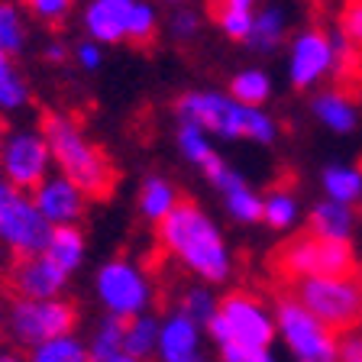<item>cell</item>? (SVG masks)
I'll return each mask as SVG.
<instances>
[{
    "mask_svg": "<svg viewBox=\"0 0 362 362\" xmlns=\"http://www.w3.org/2000/svg\"><path fill=\"white\" fill-rule=\"evenodd\" d=\"M158 246L168 256H175L185 269H191L204 281H223L230 275V249L220 236L217 223L201 211V204L185 201L168 214L162 223H156Z\"/></svg>",
    "mask_w": 362,
    "mask_h": 362,
    "instance_id": "1",
    "label": "cell"
},
{
    "mask_svg": "<svg viewBox=\"0 0 362 362\" xmlns=\"http://www.w3.org/2000/svg\"><path fill=\"white\" fill-rule=\"evenodd\" d=\"M178 123H194L214 139H249L269 146L279 139V123L265 107H246L226 90H185L175 100Z\"/></svg>",
    "mask_w": 362,
    "mask_h": 362,
    "instance_id": "2",
    "label": "cell"
},
{
    "mask_svg": "<svg viewBox=\"0 0 362 362\" xmlns=\"http://www.w3.org/2000/svg\"><path fill=\"white\" fill-rule=\"evenodd\" d=\"M39 129L49 139L52 165L59 168V175L75 181L78 188L88 197H94V201L110 197L113 185H117V172H113L107 152L84 133L75 117H68V113H45Z\"/></svg>",
    "mask_w": 362,
    "mask_h": 362,
    "instance_id": "3",
    "label": "cell"
},
{
    "mask_svg": "<svg viewBox=\"0 0 362 362\" xmlns=\"http://www.w3.org/2000/svg\"><path fill=\"white\" fill-rule=\"evenodd\" d=\"M269 265L281 285L301 279H339V275L362 272L349 240H327V236L308 233V230L272 249Z\"/></svg>",
    "mask_w": 362,
    "mask_h": 362,
    "instance_id": "4",
    "label": "cell"
},
{
    "mask_svg": "<svg viewBox=\"0 0 362 362\" xmlns=\"http://www.w3.org/2000/svg\"><path fill=\"white\" fill-rule=\"evenodd\" d=\"M298 304L333 333H356L362 327V272L339 275V279H301L285 288Z\"/></svg>",
    "mask_w": 362,
    "mask_h": 362,
    "instance_id": "5",
    "label": "cell"
},
{
    "mask_svg": "<svg viewBox=\"0 0 362 362\" xmlns=\"http://www.w3.org/2000/svg\"><path fill=\"white\" fill-rule=\"evenodd\" d=\"M52 226L33 204L30 191H20L7 178H0V243H7L16 256L42 252Z\"/></svg>",
    "mask_w": 362,
    "mask_h": 362,
    "instance_id": "6",
    "label": "cell"
},
{
    "mask_svg": "<svg viewBox=\"0 0 362 362\" xmlns=\"http://www.w3.org/2000/svg\"><path fill=\"white\" fill-rule=\"evenodd\" d=\"M211 333L223 343H243V346L269 349L272 337H275V324L269 320L262 301L249 291H233L226 294L217 304V314L207 320Z\"/></svg>",
    "mask_w": 362,
    "mask_h": 362,
    "instance_id": "7",
    "label": "cell"
},
{
    "mask_svg": "<svg viewBox=\"0 0 362 362\" xmlns=\"http://www.w3.org/2000/svg\"><path fill=\"white\" fill-rule=\"evenodd\" d=\"M52 168V149L42 129H10L0 146V178H7L20 191H36Z\"/></svg>",
    "mask_w": 362,
    "mask_h": 362,
    "instance_id": "8",
    "label": "cell"
},
{
    "mask_svg": "<svg viewBox=\"0 0 362 362\" xmlns=\"http://www.w3.org/2000/svg\"><path fill=\"white\" fill-rule=\"evenodd\" d=\"M279 327L285 333L291 353L298 362H339V343L304 304H298L291 294H279L275 301Z\"/></svg>",
    "mask_w": 362,
    "mask_h": 362,
    "instance_id": "9",
    "label": "cell"
},
{
    "mask_svg": "<svg viewBox=\"0 0 362 362\" xmlns=\"http://www.w3.org/2000/svg\"><path fill=\"white\" fill-rule=\"evenodd\" d=\"M78 308L71 301H13V333L23 343H52L75 330Z\"/></svg>",
    "mask_w": 362,
    "mask_h": 362,
    "instance_id": "10",
    "label": "cell"
},
{
    "mask_svg": "<svg viewBox=\"0 0 362 362\" xmlns=\"http://www.w3.org/2000/svg\"><path fill=\"white\" fill-rule=\"evenodd\" d=\"M333 75V36L327 30H301L288 49V81L298 90H310Z\"/></svg>",
    "mask_w": 362,
    "mask_h": 362,
    "instance_id": "11",
    "label": "cell"
},
{
    "mask_svg": "<svg viewBox=\"0 0 362 362\" xmlns=\"http://www.w3.org/2000/svg\"><path fill=\"white\" fill-rule=\"evenodd\" d=\"M98 291L113 314H139L149 301V279L136 265L113 259L98 272Z\"/></svg>",
    "mask_w": 362,
    "mask_h": 362,
    "instance_id": "12",
    "label": "cell"
},
{
    "mask_svg": "<svg viewBox=\"0 0 362 362\" xmlns=\"http://www.w3.org/2000/svg\"><path fill=\"white\" fill-rule=\"evenodd\" d=\"M65 279L68 275L45 252H33V256H16L7 285L16 294V301H49L65 288Z\"/></svg>",
    "mask_w": 362,
    "mask_h": 362,
    "instance_id": "13",
    "label": "cell"
},
{
    "mask_svg": "<svg viewBox=\"0 0 362 362\" xmlns=\"http://www.w3.org/2000/svg\"><path fill=\"white\" fill-rule=\"evenodd\" d=\"M33 204L39 207L49 226H65V223H78L84 217V204L88 194L78 188L75 181H68L65 175H49V178L33 191Z\"/></svg>",
    "mask_w": 362,
    "mask_h": 362,
    "instance_id": "14",
    "label": "cell"
},
{
    "mask_svg": "<svg viewBox=\"0 0 362 362\" xmlns=\"http://www.w3.org/2000/svg\"><path fill=\"white\" fill-rule=\"evenodd\" d=\"M136 0H88L81 10L84 39L98 45L127 42V20Z\"/></svg>",
    "mask_w": 362,
    "mask_h": 362,
    "instance_id": "15",
    "label": "cell"
},
{
    "mask_svg": "<svg viewBox=\"0 0 362 362\" xmlns=\"http://www.w3.org/2000/svg\"><path fill=\"white\" fill-rule=\"evenodd\" d=\"M310 110H314V117L324 123L330 133H339V136L353 133L356 123H359L356 104L343 90H320V94H314V98H310Z\"/></svg>",
    "mask_w": 362,
    "mask_h": 362,
    "instance_id": "16",
    "label": "cell"
},
{
    "mask_svg": "<svg viewBox=\"0 0 362 362\" xmlns=\"http://www.w3.org/2000/svg\"><path fill=\"white\" fill-rule=\"evenodd\" d=\"M162 356L165 362H204L197 353V324L185 314H175L162 330Z\"/></svg>",
    "mask_w": 362,
    "mask_h": 362,
    "instance_id": "17",
    "label": "cell"
},
{
    "mask_svg": "<svg viewBox=\"0 0 362 362\" xmlns=\"http://www.w3.org/2000/svg\"><path fill=\"white\" fill-rule=\"evenodd\" d=\"M353 226H356L353 207L337 204V201L317 204L314 211H310V217H308V233L327 236V240H349Z\"/></svg>",
    "mask_w": 362,
    "mask_h": 362,
    "instance_id": "18",
    "label": "cell"
},
{
    "mask_svg": "<svg viewBox=\"0 0 362 362\" xmlns=\"http://www.w3.org/2000/svg\"><path fill=\"white\" fill-rule=\"evenodd\" d=\"M178 191L165 175H149L139 188V214H143L149 223H162L168 214L178 207Z\"/></svg>",
    "mask_w": 362,
    "mask_h": 362,
    "instance_id": "19",
    "label": "cell"
},
{
    "mask_svg": "<svg viewBox=\"0 0 362 362\" xmlns=\"http://www.w3.org/2000/svg\"><path fill=\"white\" fill-rule=\"evenodd\" d=\"M42 252L68 275V272H75L84 259V233L78 230V223L52 226V233H49V243H45Z\"/></svg>",
    "mask_w": 362,
    "mask_h": 362,
    "instance_id": "20",
    "label": "cell"
},
{
    "mask_svg": "<svg viewBox=\"0 0 362 362\" xmlns=\"http://www.w3.org/2000/svg\"><path fill=\"white\" fill-rule=\"evenodd\" d=\"M285 26H288V16L281 7H275V4L259 7L256 20H252V33H249V45L262 55L279 52V45L285 42Z\"/></svg>",
    "mask_w": 362,
    "mask_h": 362,
    "instance_id": "21",
    "label": "cell"
},
{
    "mask_svg": "<svg viewBox=\"0 0 362 362\" xmlns=\"http://www.w3.org/2000/svg\"><path fill=\"white\" fill-rule=\"evenodd\" d=\"M324 191H327V201L353 207L356 201H362V168L359 165L324 168Z\"/></svg>",
    "mask_w": 362,
    "mask_h": 362,
    "instance_id": "22",
    "label": "cell"
},
{
    "mask_svg": "<svg viewBox=\"0 0 362 362\" xmlns=\"http://www.w3.org/2000/svg\"><path fill=\"white\" fill-rule=\"evenodd\" d=\"M30 104V84L20 75L13 55L0 52V113H16Z\"/></svg>",
    "mask_w": 362,
    "mask_h": 362,
    "instance_id": "23",
    "label": "cell"
},
{
    "mask_svg": "<svg viewBox=\"0 0 362 362\" xmlns=\"http://www.w3.org/2000/svg\"><path fill=\"white\" fill-rule=\"evenodd\" d=\"M226 94L246 107H262L272 98V78L262 68H243V71H236L230 78V90Z\"/></svg>",
    "mask_w": 362,
    "mask_h": 362,
    "instance_id": "24",
    "label": "cell"
},
{
    "mask_svg": "<svg viewBox=\"0 0 362 362\" xmlns=\"http://www.w3.org/2000/svg\"><path fill=\"white\" fill-rule=\"evenodd\" d=\"M294 220H298V197H294L291 188L285 185H275L269 194L262 197V223L272 226V230H291Z\"/></svg>",
    "mask_w": 362,
    "mask_h": 362,
    "instance_id": "25",
    "label": "cell"
},
{
    "mask_svg": "<svg viewBox=\"0 0 362 362\" xmlns=\"http://www.w3.org/2000/svg\"><path fill=\"white\" fill-rule=\"evenodd\" d=\"M175 143H178L181 156L188 158L191 165H197V168H204L214 156H217V149H214V136H207L201 127H194V123H178V136H175Z\"/></svg>",
    "mask_w": 362,
    "mask_h": 362,
    "instance_id": "26",
    "label": "cell"
},
{
    "mask_svg": "<svg viewBox=\"0 0 362 362\" xmlns=\"http://www.w3.org/2000/svg\"><path fill=\"white\" fill-rule=\"evenodd\" d=\"M26 20H23V10L10 0H0V52L16 55L26 49Z\"/></svg>",
    "mask_w": 362,
    "mask_h": 362,
    "instance_id": "27",
    "label": "cell"
},
{
    "mask_svg": "<svg viewBox=\"0 0 362 362\" xmlns=\"http://www.w3.org/2000/svg\"><path fill=\"white\" fill-rule=\"evenodd\" d=\"M223 204H226V214L240 223H259L262 220V194L246 185V178L240 185H233L230 191H223Z\"/></svg>",
    "mask_w": 362,
    "mask_h": 362,
    "instance_id": "28",
    "label": "cell"
},
{
    "mask_svg": "<svg viewBox=\"0 0 362 362\" xmlns=\"http://www.w3.org/2000/svg\"><path fill=\"white\" fill-rule=\"evenodd\" d=\"M158 26H162L158 10L152 7L149 0H136L133 10H129V20H127V42L149 45L158 36Z\"/></svg>",
    "mask_w": 362,
    "mask_h": 362,
    "instance_id": "29",
    "label": "cell"
},
{
    "mask_svg": "<svg viewBox=\"0 0 362 362\" xmlns=\"http://www.w3.org/2000/svg\"><path fill=\"white\" fill-rule=\"evenodd\" d=\"M152 343H156V320H152V317H139V314H136L133 320H129L127 339H123V353L136 356V359H143V356H149Z\"/></svg>",
    "mask_w": 362,
    "mask_h": 362,
    "instance_id": "30",
    "label": "cell"
},
{
    "mask_svg": "<svg viewBox=\"0 0 362 362\" xmlns=\"http://www.w3.org/2000/svg\"><path fill=\"white\" fill-rule=\"evenodd\" d=\"M204 30V16L197 13L194 7H175L172 16H168V36L175 39V42H194L197 36H201Z\"/></svg>",
    "mask_w": 362,
    "mask_h": 362,
    "instance_id": "31",
    "label": "cell"
},
{
    "mask_svg": "<svg viewBox=\"0 0 362 362\" xmlns=\"http://www.w3.org/2000/svg\"><path fill=\"white\" fill-rule=\"evenodd\" d=\"M181 314L191 317L194 324H207L217 310H214V298L207 294V288H188L181 294Z\"/></svg>",
    "mask_w": 362,
    "mask_h": 362,
    "instance_id": "32",
    "label": "cell"
},
{
    "mask_svg": "<svg viewBox=\"0 0 362 362\" xmlns=\"http://www.w3.org/2000/svg\"><path fill=\"white\" fill-rule=\"evenodd\" d=\"M26 7H30V13L36 16L39 23H45V26H59V23L68 20L71 7H75V0H26Z\"/></svg>",
    "mask_w": 362,
    "mask_h": 362,
    "instance_id": "33",
    "label": "cell"
},
{
    "mask_svg": "<svg viewBox=\"0 0 362 362\" xmlns=\"http://www.w3.org/2000/svg\"><path fill=\"white\" fill-rule=\"evenodd\" d=\"M339 33L349 45L362 52V0H346L339 10Z\"/></svg>",
    "mask_w": 362,
    "mask_h": 362,
    "instance_id": "34",
    "label": "cell"
},
{
    "mask_svg": "<svg viewBox=\"0 0 362 362\" xmlns=\"http://www.w3.org/2000/svg\"><path fill=\"white\" fill-rule=\"evenodd\" d=\"M33 362H84V353L78 349V343L71 339H52V343H42V349L36 353Z\"/></svg>",
    "mask_w": 362,
    "mask_h": 362,
    "instance_id": "35",
    "label": "cell"
},
{
    "mask_svg": "<svg viewBox=\"0 0 362 362\" xmlns=\"http://www.w3.org/2000/svg\"><path fill=\"white\" fill-rule=\"evenodd\" d=\"M71 59L78 62L81 71H98L104 65V45L90 42V39H81V42L71 45Z\"/></svg>",
    "mask_w": 362,
    "mask_h": 362,
    "instance_id": "36",
    "label": "cell"
},
{
    "mask_svg": "<svg viewBox=\"0 0 362 362\" xmlns=\"http://www.w3.org/2000/svg\"><path fill=\"white\" fill-rule=\"evenodd\" d=\"M223 362H272L269 349L243 346V343H223Z\"/></svg>",
    "mask_w": 362,
    "mask_h": 362,
    "instance_id": "37",
    "label": "cell"
},
{
    "mask_svg": "<svg viewBox=\"0 0 362 362\" xmlns=\"http://www.w3.org/2000/svg\"><path fill=\"white\" fill-rule=\"evenodd\" d=\"M42 59H45V62H52V65H62V62L71 59V49H68V45L62 42V39H52V42H45Z\"/></svg>",
    "mask_w": 362,
    "mask_h": 362,
    "instance_id": "38",
    "label": "cell"
},
{
    "mask_svg": "<svg viewBox=\"0 0 362 362\" xmlns=\"http://www.w3.org/2000/svg\"><path fill=\"white\" fill-rule=\"evenodd\" d=\"M88 362H139L136 356L123 353V349H107V346H98L94 349V356H90Z\"/></svg>",
    "mask_w": 362,
    "mask_h": 362,
    "instance_id": "39",
    "label": "cell"
},
{
    "mask_svg": "<svg viewBox=\"0 0 362 362\" xmlns=\"http://www.w3.org/2000/svg\"><path fill=\"white\" fill-rule=\"evenodd\" d=\"M214 10H236V13H256V0H214Z\"/></svg>",
    "mask_w": 362,
    "mask_h": 362,
    "instance_id": "40",
    "label": "cell"
},
{
    "mask_svg": "<svg viewBox=\"0 0 362 362\" xmlns=\"http://www.w3.org/2000/svg\"><path fill=\"white\" fill-rule=\"evenodd\" d=\"M162 4H172V7H185V0H162Z\"/></svg>",
    "mask_w": 362,
    "mask_h": 362,
    "instance_id": "41",
    "label": "cell"
},
{
    "mask_svg": "<svg viewBox=\"0 0 362 362\" xmlns=\"http://www.w3.org/2000/svg\"><path fill=\"white\" fill-rule=\"evenodd\" d=\"M0 362H20L16 356H0Z\"/></svg>",
    "mask_w": 362,
    "mask_h": 362,
    "instance_id": "42",
    "label": "cell"
},
{
    "mask_svg": "<svg viewBox=\"0 0 362 362\" xmlns=\"http://www.w3.org/2000/svg\"><path fill=\"white\" fill-rule=\"evenodd\" d=\"M4 136H7V133H4V123H0V146H4Z\"/></svg>",
    "mask_w": 362,
    "mask_h": 362,
    "instance_id": "43",
    "label": "cell"
},
{
    "mask_svg": "<svg viewBox=\"0 0 362 362\" xmlns=\"http://www.w3.org/2000/svg\"><path fill=\"white\" fill-rule=\"evenodd\" d=\"M359 362H362V359H359Z\"/></svg>",
    "mask_w": 362,
    "mask_h": 362,
    "instance_id": "44",
    "label": "cell"
}]
</instances>
